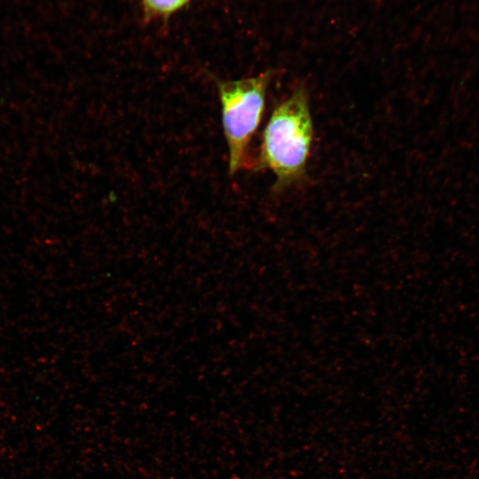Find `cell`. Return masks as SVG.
<instances>
[{
    "mask_svg": "<svg viewBox=\"0 0 479 479\" xmlns=\"http://www.w3.org/2000/svg\"><path fill=\"white\" fill-rule=\"evenodd\" d=\"M313 139L309 96L298 86L272 111L261 137L256 170L269 169L276 192L305 179Z\"/></svg>",
    "mask_w": 479,
    "mask_h": 479,
    "instance_id": "1",
    "label": "cell"
},
{
    "mask_svg": "<svg viewBox=\"0 0 479 479\" xmlns=\"http://www.w3.org/2000/svg\"><path fill=\"white\" fill-rule=\"evenodd\" d=\"M271 76L267 71L253 77L216 82L231 176L245 164L247 147L264 112Z\"/></svg>",
    "mask_w": 479,
    "mask_h": 479,
    "instance_id": "2",
    "label": "cell"
},
{
    "mask_svg": "<svg viewBox=\"0 0 479 479\" xmlns=\"http://www.w3.org/2000/svg\"><path fill=\"white\" fill-rule=\"evenodd\" d=\"M190 0H143L145 10L154 15L167 16L179 10Z\"/></svg>",
    "mask_w": 479,
    "mask_h": 479,
    "instance_id": "3",
    "label": "cell"
}]
</instances>
